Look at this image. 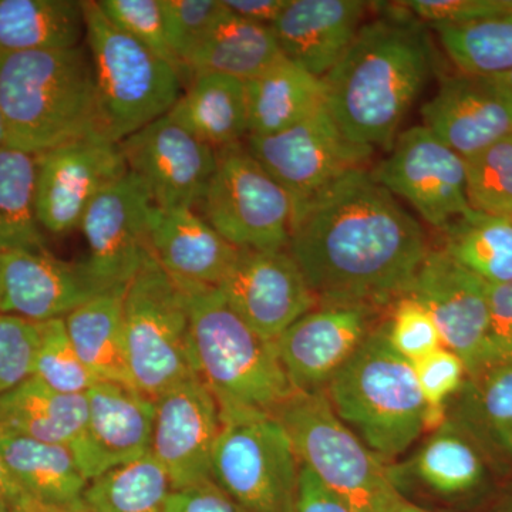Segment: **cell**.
Listing matches in <instances>:
<instances>
[{
  "label": "cell",
  "instance_id": "obj_1",
  "mask_svg": "<svg viewBox=\"0 0 512 512\" xmlns=\"http://www.w3.org/2000/svg\"><path fill=\"white\" fill-rule=\"evenodd\" d=\"M288 252L323 303L386 311L430 252L424 229L366 168L293 211Z\"/></svg>",
  "mask_w": 512,
  "mask_h": 512
},
{
  "label": "cell",
  "instance_id": "obj_2",
  "mask_svg": "<svg viewBox=\"0 0 512 512\" xmlns=\"http://www.w3.org/2000/svg\"><path fill=\"white\" fill-rule=\"evenodd\" d=\"M396 5L363 23L322 79L329 113L359 146L392 143L436 66L429 26Z\"/></svg>",
  "mask_w": 512,
  "mask_h": 512
},
{
  "label": "cell",
  "instance_id": "obj_3",
  "mask_svg": "<svg viewBox=\"0 0 512 512\" xmlns=\"http://www.w3.org/2000/svg\"><path fill=\"white\" fill-rule=\"evenodd\" d=\"M5 146L36 154L101 136L92 57L66 50L0 52Z\"/></svg>",
  "mask_w": 512,
  "mask_h": 512
},
{
  "label": "cell",
  "instance_id": "obj_4",
  "mask_svg": "<svg viewBox=\"0 0 512 512\" xmlns=\"http://www.w3.org/2000/svg\"><path fill=\"white\" fill-rule=\"evenodd\" d=\"M177 284L187 298L198 376L214 394L220 412L274 414L289 402L296 392L275 343L249 328L217 286Z\"/></svg>",
  "mask_w": 512,
  "mask_h": 512
},
{
  "label": "cell",
  "instance_id": "obj_5",
  "mask_svg": "<svg viewBox=\"0 0 512 512\" xmlns=\"http://www.w3.org/2000/svg\"><path fill=\"white\" fill-rule=\"evenodd\" d=\"M383 320L325 394L336 416L383 463L392 464L424 436L426 402L412 363L390 346Z\"/></svg>",
  "mask_w": 512,
  "mask_h": 512
},
{
  "label": "cell",
  "instance_id": "obj_6",
  "mask_svg": "<svg viewBox=\"0 0 512 512\" xmlns=\"http://www.w3.org/2000/svg\"><path fill=\"white\" fill-rule=\"evenodd\" d=\"M82 3L101 136L119 144L173 109L183 94L184 76L174 64L111 23L99 3Z\"/></svg>",
  "mask_w": 512,
  "mask_h": 512
},
{
  "label": "cell",
  "instance_id": "obj_7",
  "mask_svg": "<svg viewBox=\"0 0 512 512\" xmlns=\"http://www.w3.org/2000/svg\"><path fill=\"white\" fill-rule=\"evenodd\" d=\"M296 456L352 512H396L402 503L383 463L333 412L325 392L296 393L274 413Z\"/></svg>",
  "mask_w": 512,
  "mask_h": 512
},
{
  "label": "cell",
  "instance_id": "obj_8",
  "mask_svg": "<svg viewBox=\"0 0 512 512\" xmlns=\"http://www.w3.org/2000/svg\"><path fill=\"white\" fill-rule=\"evenodd\" d=\"M124 338L134 387L150 399L198 376L187 298L154 255L124 291Z\"/></svg>",
  "mask_w": 512,
  "mask_h": 512
},
{
  "label": "cell",
  "instance_id": "obj_9",
  "mask_svg": "<svg viewBox=\"0 0 512 512\" xmlns=\"http://www.w3.org/2000/svg\"><path fill=\"white\" fill-rule=\"evenodd\" d=\"M211 476L245 512H295L301 461L274 414L221 412Z\"/></svg>",
  "mask_w": 512,
  "mask_h": 512
},
{
  "label": "cell",
  "instance_id": "obj_10",
  "mask_svg": "<svg viewBox=\"0 0 512 512\" xmlns=\"http://www.w3.org/2000/svg\"><path fill=\"white\" fill-rule=\"evenodd\" d=\"M198 205L201 217L235 248H288L295 211L291 195L241 143L218 148Z\"/></svg>",
  "mask_w": 512,
  "mask_h": 512
},
{
  "label": "cell",
  "instance_id": "obj_11",
  "mask_svg": "<svg viewBox=\"0 0 512 512\" xmlns=\"http://www.w3.org/2000/svg\"><path fill=\"white\" fill-rule=\"evenodd\" d=\"M387 474L403 500L429 510L473 511L507 480L483 447L447 419Z\"/></svg>",
  "mask_w": 512,
  "mask_h": 512
},
{
  "label": "cell",
  "instance_id": "obj_12",
  "mask_svg": "<svg viewBox=\"0 0 512 512\" xmlns=\"http://www.w3.org/2000/svg\"><path fill=\"white\" fill-rule=\"evenodd\" d=\"M247 148L299 207L349 171L365 168L373 148L342 133L326 103L272 136H248Z\"/></svg>",
  "mask_w": 512,
  "mask_h": 512
},
{
  "label": "cell",
  "instance_id": "obj_13",
  "mask_svg": "<svg viewBox=\"0 0 512 512\" xmlns=\"http://www.w3.org/2000/svg\"><path fill=\"white\" fill-rule=\"evenodd\" d=\"M154 207L150 191L130 171L90 202L79 227L89 248L83 264L101 291L126 289L153 254L150 224Z\"/></svg>",
  "mask_w": 512,
  "mask_h": 512
},
{
  "label": "cell",
  "instance_id": "obj_14",
  "mask_svg": "<svg viewBox=\"0 0 512 512\" xmlns=\"http://www.w3.org/2000/svg\"><path fill=\"white\" fill-rule=\"evenodd\" d=\"M370 174L440 231L471 210L466 160L424 126L400 134L390 156Z\"/></svg>",
  "mask_w": 512,
  "mask_h": 512
},
{
  "label": "cell",
  "instance_id": "obj_15",
  "mask_svg": "<svg viewBox=\"0 0 512 512\" xmlns=\"http://www.w3.org/2000/svg\"><path fill=\"white\" fill-rule=\"evenodd\" d=\"M386 312L375 306L323 303L296 320L274 340L293 390L325 392Z\"/></svg>",
  "mask_w": 512,
  "mask_h": 512
},
{
  "label": "cell",
  "instance_id": "obj_16",
  "mask_svg": "<svg viewBox=\"0 0 512 512\" xmlns=\"http://www.w3.org/2000/svg\"><path fill=\"white\" fill-rule=\"evenodd\" d=\"M127 170L137 175L158 208H194L207 190L217 150L170 114L119 143Z\"/></svg>",
  "mask_w": 512,
  "mask_h": 512
},
{
  "label": "cell",
  "instance_id": "obj_17",
  "mask_svg": "<svg viewBox=\"0 0 512 512\" xmlns=\"http://www.w3.org/2000/svg\"><path fill=\"white\" fill-rule=\"evenodd\" d=\"M119 144L93 137L36 154V215L40 227L64 235L80 227L90 202L127 173Z\"/></svg>",
  "mask_w": 512,
  "mask_h": 512
},
{
  "label": "cell",
  "instance_id": "obj_18",
  "mask_svg": "<svg viewBox=\"0 0 512 512\" xmlns=\"http://www.w3.org/2000/svg\"><path fill=\"white\" fill-rule=\"evenodd\" d=\"M404 295L436 322L444 348L463 359L467 373L490 360L488 284L458 265L443 249H430Z\"/></svg>",
  "mask_w": 512,
  "mask_h": 512
},
{
  "label": "cell",
  "instance_id": "obj_19",
  "mask_svg": "<svg viewBox=\"0 0 512 512\" xmlns=\"http://www.w3.org/2000/svg\"><path fill=\"white\" fill-rule=\"evenodd\" d=\"M217 288L239 318L271 342L319 306L288 249H239Z\"/></svg>",
  "mask_w": 512,
  "mask_h": 512
},
{
  "label": "cell",
  "instance_id": "obj_20",
  "mask_svg": "<svg viewBox=\"0 0 512 512\" xmlns=\"http://www.w3.org/2000/svg\"><path fill=\"white\" fill-rule=\"evenodd\" d=\"M220 431V406L200 376L158 397L150 453L167 471L173 490L212 480Z\"/></svg>",
  "mask_w": 512,
  "mask_h": 512
},
{
  "label": "cell",
  "instance_id": "obj_21",
  "mask_svg": "<svg viewBox=\"0 0 512 512\" xmlns=\"http://www.w3.org/2000/svg\"><path fill=\"white\" fill-rule=\"evenodd\" d=\"M86 399V426L72 450L89 483L150 454L156 400L111 382L94 384Z\"/></svg>",
  "mask_w": 512,
  "mask_h": 512
},
{
  "label": "cell",
  "instance_id": "obj_22",
  "mask_svg": "<svg viewBox=\"0 0 512 512\" xmlns=\"http://www.w3.org/2000/svg\"><path fill=\"white\" fill-rule=\"evenodd\" d=\"M423 126L468 160L512 134V94L497 77L458 72L421 107Z\"/></svg>",
  "mask_w": 512,
  "mask_h": 512
},
{
  "label": "cell",
  "instance_id": "obj_23",
  "mask_svg": "<svg viewBox=\"0 0 512 512\" xmlns=\"http://www.w3.org/2000/svg\"><path fill=\"white\" fill-rule=\"evenodd\" d=\"M104 293L84 264H69L46 249L0 252V313L30 322L66 318Z\"/></svg>",
  "mask_w": 512,
  "mask_h": 512
},
{
  "label": "cell",
  "instance_id": "obj_24",
  "mask_svg": "<svg viewBox=\"0 0 512 512\" xmlns=\"http://www.w3.org/2000/svg\"><path fill=\"white\" fill-rule=\"evenodd\" d=\"M363 0H289L271 26L282 55L323 79L362 28Z\"/></svg>",
  "mask_w": 512,
  "mask_h": 512
},
{
  "label": "cell",
  "instance_id": "obj_25",
  "mask_svg": "<svg viewBox=\"0 0 512 512\" xmlns=\"http://www.w3.org/2000/svg\"><path fill=\"white\" fill-rule=\"evenodd\" d=\"M150 247L175 281L208 286L221 284L239 251L194 208L154 207Z\"/></svg>",
  "mask_w": 512,
  "mask_h": 512
},
{
  "label": "cell",
  "instance_id": "obj_26",
  "mask_svg": "<svg viewBox=\"0 0 512 512\" xmlns=\"http://www.w3.org/2000/svg\"><path fill=\"white\" fill-rule=\"evenodd\" d=\"M447 419L483 447L505 478L512 477V360H491L467 373L447 404Z\"/></svg>",
  "mask_w": 512,
  "mask_h": 512
},
{
  "label": "cell",
  "instance_id": "obj_27",
  "mask_svg": "<svg viewBox=\"0 0 512 512\" xmlns=\"http://www.w3.org/2000/svg\"><path fill=\"white\" fill-rule=\"evenodd\" d=\"M87 420L86 394H66L35 376L0 396V431L74 447Z\"/></svg>",
  "mask_w": 512,
  "mask_h": 512
},
{
  "label": "cell",
  "instance_id": "obj_28",
  "mask_svg": "<svg viewBox=\"0 0 512 512\" xmlns=\"http://www.w3.org/2000/svg\"><path fill=\"white\" fill-rule=\"evenodd\" d=\"M0 457L16 484L37 503H82L89 480L72 447L0 431Z\"/></svg>",
  "mask_w": 512,
  "mask_h": 512
},
{
  "label": "cell",
  "instance_id": "obj_29",
  "mask_svg": "<svg viewBox=\"0 0 512 512\" xmlns=\"http://www.w3.org/2000/svg\"><path fill=\"white\" fill-rule=\"evenodd\" d=\"M282 57L271 28L239 19L225 9L188 57L184 76L192 79L201 74H220L247 83Z\"/></svg>",
  "mask_w": 512,
  "mask_h": 512
},
{
  "label": "cell",
  "instance_id": "obj_30",
  "mask_svg": "<svg viewBox=\"0 0 512 512\" xmlns=\"http://www.w3.org/2000/svg\"><path fill=\"white\" fill-rule=\"evenodd\" d=\"M248 136H272L325 104L323 80L282 57L249 80Z\"/></svg>",
  "mask_w": 512,
  "mask_h": 512
},
{
  "label": "cell",
  "instance_id": "obj_31",
  "mask_svg": "<svg viewBox=\"0 0 512 512\" xmlns=\"http://www.w3.org/2000/svg\"><path fill=\"white\" fill-rule=\"evenodd\" d=\"M168 114L215 150L238 144L248 137L247 84L220 74L192 77Z\"/></svg>",
  "mask_w": 512,
  "mask_h": 512
},
{
  "label": "cell",
  "instance_id": "obj_32",
  "mask_svg": "<svg viewBox=\"0 0 512 512\" xmlns=\"http://www.w3.org/2000/svg\"><path fill=\"white\" fill-rule=\"evenodd\" d=\"M124 291L94 296L70 312L64 323L80 359L100 382L134 387L124 338Z\"/></svg>",
  "mask_w": 512,
  "mask_h": 512
},
{
  "label": "cell",
  "instance_id": "obj_33",
  "mask_svg": "<svg viewBox=\"0 0 512 512\" xmlns=\"http://www.w3.org/2000/svg\"><path fill=\"white\" fill-rule=\"evenodd\" d=\"M86 20L76 0H0V52L66 50L83 45Z\"/></svg>",
  "mask_w": 512,
  "mask_h": 512
},
{
  "label": "cell",
  "instance_id": "obj_34",
  "mask_svg": "<svg viewBox=\"0 0 512 512\" xmlns=\"http://www.w3.org/2000/svg\"><path fill=\"white\" fill-rule=\"evenodd\" d=\"M443 251L488 285L512 282V220L471 208L443 229Z\"/></svg>",
  "mask_w": 512,
  "mask_h": 512
},
{
  "label": "cell",
  "instance_id": "obj_35",
  "mask_svg": "<svg viewBox=\"0 0 512 512\" xmlns=\"http://www.w3.org/2000/svg\"><path fill=\"white\" fill-rule=\"evenodd\" d=\"M35 195L36 156L0 147V252L45 249Z\"/></svg>",
  "mask_w": 512,
  "mask_h": 512
},
{
  "label": "cell",
  "instance_id": "obj_36",
  "mask_svg": "<svg viewBox=\"0 0 512 512\" xmlns=\"http://www.w3.org/2000/svg\"><path fill=\"white\" fill-rule=\"evenodd\" d=\"M171 491L167 471L150 453L94 478L83 501L92 512H164Z\"/></svg>",
  "mask_w": 512,
  "mask_h": 512
},
{
  "label": "cell",
  "instance_id": "obj_37",
  "mask_svg": "<svg viewBox=\"0 0 512 512\" xmlns=\"http://www.w3.org/2000/svg\"><path fill=\"white\" fill-rule=\"evenodd\" d=\"M434 32L458 72L497 77L512 70V12Z\"/></svg>",
  "mask_w": 512,
  "mask_h": 512
},
{
  "label": "cell",
  "instance_id": "obj_38",
  "mask_svg": "<svg viewBox=\"0 0 512 512\" xmlns=\"http://www.w3.org/2000/svg\"><path fill=\"white\" fill-rule=\"evenodd\" d=\"M37 325L39 345L32 376L53 390L66 394H86L100 382L74 349L63 318Z\"/></svg>",
  "mask_w": 512,
  "mask_h": 512
},
{
  "label": "cell",
  "instance_id": "obj_39",
  "mask_svg": "<svg viewBox=\"0 0 512 512\" xmlns=\"http://www.w3.org/2000/svg\"><path fill=\"white\" fill-rule=\"evenodd\" d=\"M466 174L470 207L512 220V134L468 158Z\"/></svg>",
  "mask_w": 512,
  "mask_h": 512
},
{
  "label": "cell",
  "instance_id": "obj_40",
  "mask_svg": "<svg viewBox=\"0 0 512 512\" xmlns=\"http://www.w3.org/2000/svg\"><path fill=\"white\" fill-rule=\"evenodd\" d=\"M383 323L390 346L410 363L444 348L433 316L412 296L396 299L387 308Z\"/></svg>",
  "mask_w": 512,
  "mask_h": 512
},
{
  "label": "cell",
  "instance_id": "obj_41",
  "mask_svg": "<svg viewBox=\"0 0 512 512\" xmlns=\"http://www.w3.org/2000/svg\"><path fill=\"white\" fill-rule=\"evenodd\" d=\"M168 45L184 76V64L225 12L222 0H161ZM185 77V76H184Z\"/></svg>",
  "mask_w": 512,
  "mask_h": 512
},
{
  "label": "cell",
  "instance_id": "obj_42",
  "mask_svg": "<svg viewBox=\"0 0 512 512\" xmlns=\"http://www.w3.org/2000/svg\"><path fill=\"white\" fill-rule=\"evenodd\" d=\"M97 3L117 28L174 64L181 72L168 45L161 0H99Z\"/></svg>",
  "mask_w": 512,
  "mask_h": 512
},
{
  "label": "cell",
  "instance_id": "obj_43",
  "mask_svg": "<svg viewBox=\"0 0 512 512\" xmlns=\"http://www.w3.org/2000/svg\"><path fill=\"white\" fill-rule=\"evenodd\" d=\"M39 325L0 313V396L32 376Z\"/></svg>",
  "mask_w": 512,
  "mask_h": 512
},
{
  "label": "cell",
  "instance_id": "obj_44",
  "mask_svg": "<svg viewBox=\"0 0 512 512\" xmlns=\"http://www.w3.org/2000/svg\"><path fill=\"white\" fill-rule=\"evenodd\" d=\"M412 365L427 409H447L467 377L463 359L447 348L434 350Z\"/></svg>",
  "mask_w": 512,
  "mask_h": 512
},
{
  "label": "cell",
  "instance_id": "obj_45",
  "mask_svg": "<svg viewBox=\"0 0 512 512\" xmlns=\"http://www.w3.org/2000/svg\"><path fill=\"white\" fill-rule=\"evenodd\" d=\"M399 5L429 28L466 25L512 12V0H406Z\"/></svg>",
  "mask_w": 512,
  "mask_h": 512
},
{
  "label": "cell",
  "instance_id": "obj_46",
  "mask_svg": "<svg viewBox=\"0 0 512 512\" xmlns=\"http://www.w3.org/2000/svg\"><path fill=\"white\" fill-rule=\"evenodd\" d=\"M164 512H245L214 480L171 491Z\"/></svg>",
  "mask_w": 512,
  "mask_h": 512
},
{
  "label": "cell",
  "instance_id": "obj_47",
  "mask_svg": "<svg viewBox=\"0 0 512 512\" xmlns=\"http://www.w3.org/2000/svg\"><path fill=\"white\" fill-rule=\"evenodd\" d=\"M490 360H512V282L488 285Z\"/></svg>",
  "mask_w": 512,
  "mask_h": 512
},
{
  "label": "cell",
  "instance_id": "obj_48",
  "mask_svg": "<svg viewBox=\"0 0 512 512\" xmlns=\"http://www.w3.org/2000/svg\"><path fill=\"white\" fill-rule=\"evenodd\" d=\"M295 512H352L335 494L330 493L308 467L301 464Z\"/></svg>",
  "mask_w": 512,
  "mask_h": 512
},
{
  "label": "cell",
  "instance_id": "obj_49",
  "mask_svg": "<svg viewBox=\"0 0 512 512\" xmlns=\"http://www.w3.org/2000/svg\"><path fill=\"white\" fill-rule=\"evenodd\" d=\"M289 0H222L231 15L271 28Z\"/></svg>",
  "mask_w": 512,
  "mask_h": 512
},
{
  "label": "cell",
  "instance_id": "obj_50",
  "mask_svg": "<svg viewBox=\"0 0 512 512\" xmlns=\"http://www.w3.org/2000/svg\"><path fill=\"white\" fill-rule=\"evenodd\" d=\"M30 500L32 498L16 484L0 457V503L5 504L10 511H13L29 503Z\"/></svg>",
  "mask_w": 512,
  "mask_h": 512
},
{
  "label": "cell",
  "instance_id": "obj_51",
  "mask_svg": "<svg viewBox=\"0 0 512 512\" xmlns=\"http://www.w3.org/2000/svg\"><path fill=\"white\" fill-rule=\"evenodd\" d=\"M474 511L512 512V477L504 480L500 487L497 488V491Z\"/></svg>",
  "mask_w": 512,
  "mask_h": 512
},
{
  "label": "cell",
  "instance_id": "obj_52",
  "mask_svg": "<svg viewBox=\"0 0 512 512\" xmlns=\"http://www.w3.org/2000/svg\"><path fill=\"white\" fill-rule=\"evenodd\" d=\"M10 512H92L87 508V505L82 503L72 505H49L37 503L35 500H30L29 503L16 508Z\"/></svg>",
  "mask_w": 512,
  "mask_h": 512
},
{
  "label": "cell",
  "instance_id": "obj_53",
  "mask_svg": "<svg viewBox=\"0 0 512 512\" xmlns=\"http://www.w3.org/2000/svg\"><path fill=\"white\" fill-rule=\"evenodd\" d=\"M396 512H431L429 510H424V508L419 507V505H414L409 503V501L403 500L400 503L399 508H397Z\"/></svg>",
  "mask_w": 512,
  "mask_h": 512
},
{
  "label": "cell",
  "instance_id": "obj_54",
  "mask_svg": "<svg viewBox=\"0 0 512 512\" xmlns=\"http://www.w3.org/2000/svg\"><path fill=\"white\" fill-rule=\"evenodd\" d=\"M497 79L500 80V82L504 84L505 89L512 94V70L501 74V76H497Z\"/></svg>",
  "mask_w": 512,
  "mask_h": 512
},
{
  "label": "cell",
  "instance_id": "obj_55",
  "mask_svg": "<svg viewBox=\"0 0 512 512\" xmlns=\"http://www.w3.org/2000/svg\"><path fill=\"white\" fill-rule=\"evenodd\" d=\"M5 146V126H3L2 110H0V147Z\"/></svg>",
  "mask_w": 512,
  "mask_h": 512
},
{
  "label": "cell",
  "instance_id": "obj_56",
  "mask_svg": "<svg viewBox=\"0 0 512 512\" xmlns=\"http://www.w3.org/2000/svg\"><path fill=\"white\" fill-rule=\"evenodd\" d=\"M0 512H10V510L5 504L0 503Z\"/></svg>",
  "mask_w": 512,
  "mask_h": 512
}]
</instances>
